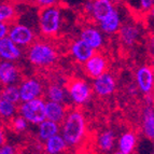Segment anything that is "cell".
I'll list each match as a JSON object with an SVG mask.
<instances>
[{"instance_id": "1", "label": "cell", "mask_w": 154, "mask_h": 154, "mask_svg": "<svg viewBox=\"0 0 154 154\" xmlns=\"http://www.w3.org/2000/svg\"><path fill=\"white\" fill-rule=\"evenodd\" d=\"M85 131L86 123L82 113L79 110H73L67 113L60 131L68 146H75L79 144L84 137Z\"/></svg>"}, {"instance_id": "2", "label": "cell", "mask_w": 154, "mask_h": 154, "mask_svg": "<svg viewBox=\"0 0 154 154\" xmlns=\"http://www.w3.org/2000/svg\"><path fill=\"white\" fill-rule=\"evenodd\" d=\"M38 23L44 36H55L62 25V11L56 5L41 8L38 14Z\"/></svg>"}, {"instance_id": "3", "label": "cell", "mask_w": 154, "mask_h": 154, "mask_svg": "<svg viewBox=\"0 0 154 154\" xmlns=\"http://www.w3.org/2000/svg\"><path fill=\"white\" fill-rule=\"evenodd\" d=\"M27 57L30 64L37 67H49L56 60V51L44 42H37L29 48Z\"/></svg>"}, {"instance_id": "4", "label": "cell", "mask_w": 154, "mask_h": 154, "mask_svg": "<svg viewBox=\"0 0 154 154\" xmlns=\"http://www.w3.org/2000/svg\"><path fill=\"white\" fill-rule=\"evenodd\" d=\"M45 103L46 101H44V99L41 97L30 101L22 103L18 108V113L30 124L39 125L46 120Z\"/></svg>"}, {"instance_id": "5", "label": "cell", "mask_w": 154, "mask_h": 154, "mask_svg": "<svg viewBox=\"0 0 154 154\" xmlns=\"http://www.w3.org/2000/svg\"><path fill=\"white\" fill-rule=\"evenodd\" d=\"M86 12L90 13L96 22L100 23V22L105 20L106 17H108L111 15L116 8L113 5L112 0H93V1H88L84 5Z\"/></svg>"}, {"instance_id": "6", "label": "cell", "mask_w": 154, "mask_h": 154, "mask_svg": "<svg viewBox=\"0 0 154 154\" xmlns=\"http://www.w3.org/2000/svg\"><path fill=\"white\" fill-rule=\"evenodd\" d=\"M67 92L71 101L75 105H82L86 103L91 97V86L83 80L75 79L68 84Z\"/></svg>"}, {"instance_id": "7", "label": "cell", "mask_w": 154, "mask_h": 154, "mask_svg": "<svg viewBox=\"0 0 154 154\" xmlns=\"http://www.w3.org/2000/svg\"><path fill=\"white\" fill-rule=\"evenodd\" d=\"M8 37L16 45L21 48L30 45L35 39V32L24 24H13L10 27Z\"/></svg>"}, {"instance_id": "8", "label": "cell", "mask_w": 154, "mask_h": 154, "mask_svg": "<svg viewBox=\"0 0 154 154\" xmlns=\"http://www.w3.org/2000/svg\"><path fill=\"white\" fill-rule=\"evenodd\" d=\"M136 82L142 94H150L154 88V69L148 65L139 67L136 71Z\"/></svg>"}, {"instance_id": "9", "label": "cell", "mask_w": 154, "mask_h": 154, "mask_svg": "<svg viewBox=\"0 0 154 154\" xmlns=\"http://www.w3.org/2000/svg\"><path fill=\"white\" fill-rule=\"evenodd\" d=\"M21 103L40 98L43 93V86L37 79H27L20 84Z\"/></svg>"}, {"instance_id": "10", "label": "cell", "mask_w": 154, "mask_h": 154, "mask_svg": "<svg viewBox=\"0 0 154 154\" xmlns=\"http://www.w3.org/2000/svg\"><path fill=\"white\" fill-rule=\"evenodd\" d=\"M94 92L100 97H108L112 95L114 90H116V81L112 75L106 72L100 77L94 79V84H93Z\"/></svg>"}, {"instance_id": "11", "label": "cell", "mask_w": 154, "mask_h": 154, "mask_svg": "<svg viewBox=\"0 0 154 154\" xmlns=\"http://www.w3.org/2000/svg\"><path fill=\"white\" fill-rule=\"evenodd\" d=\"M20 80V70L13 62L3 60L0 64V82L3 86L16 85Z\"/></svg>"}, {"instance_id": "12", "label": "cell", "mask_w": 154, "mask_h": 154, "mask_svg": "<svg viewBox=\"0 0 154 154\" xmlns=\"http://www.w3.org/2000/svg\"><path fill=\"white\" fill-rule=\"evenodd\" d=\"M84 67L86 73L91 78L96 79V78L106 73V70H107V59L105 58L103 55L95 53L88 62L85 63Z\"/></svg>"}, {"instance_id": "13", "label": "cell", "mask_w": 154, "mask_h": 154, "mask_svg": "<svg viewBox=\"0 0 154 154\" xmlns=\"http://www.w3.org/2000/svg\"><path fill=\"white\" fill-rule=\"evenodd\" d=\"M70 52H71L72 57L81 64H85L96 53L95 50L81 39H78L72 42L70 46Z\"/></svg>"}, {"instance_id": "14", "label": "cell", "mask_w": 154, "mask_h": 154, "mask_svg": "<svg viewBox=\"0 0 154 154\" xmlns=\"http://www.w3.org/2000/svg\"><path fill=\"white\" fill-rule=\"evenodd\" d=\"M22 56V50L9 37L0 39V57L3 60L15 62Z\"/></svg>"}, {"instance_id": "15", "label": "cell", "mask_w": 154, "mask_h": 154, "mask_svg": "<svg viewBox=\"0 0 154 154\" xmlns=\"http://www.w3.org/2000/svg\"><path fill=\"white\" fill-rule=\"evenodd\" d=\"M45 112H46V120L53 121L57 124H62L65 121L67 114L66 109L64 105L55 101L48 100L45 103Z\"/></svg>"}, {"instance_id": "16", "label": "cell", "mask_w": 154, "mask_h": 154, "mask_svg": "<svg viewBox=\"0 0 154 154\" xmlns=\"http://www.w3.org/2000/svg\"><path fill=\"white\" fill-rule=\"evenodd\" d=\"M80 39L88 43L91 48L95 50H99L103 44V37L98 29L94 27L84 28L80 33Z\"/></svg>"}, {"instance_id": "17", "label": "cell", "mask_w": 154, "mask_h": 154, "mask_svg": "<svg viewBox=\"0 0 154 154\" xmlns=\"http://www.w3.org/2000/svg\"><path fill=\"white\" fill-rule=\"evenodd\" d=\"M120 38L125 45L131 46L138 41L140 37V30L134 24H124L120 29Z\"/></svg>"}, {"instance_id": "18", "label": "cell", "mask_w": 154, "mask_h": 154, "mask_svg": "<svg viewBox=\"0 0 154 154\" xmlns=\"http://www.w3.org/2000/svg\"><path fill=\"white\" fill-rule=\"evenodd\" d=\"M142 131L146 139L154 140V108L146 106L142 111Z\"/></svg>"}, {"instance_id": "19", "label": "cell", "mask_w": 154, "mask_h": 154, "mask_svg": "<svg viewBox=\"0 0 154 154\" xmlns=\"http://www.w3.org/2000/svg\"><path fill=\"white\" fill-rule=\"evenodd\" d=\"M98 24H99V27L103 32L109 33V35L118 32V31H120V29L122 27L120 13L116 10L111 15H109L108 17H106L105 20H103V21Z\"/></svg>"}, {"instance_id": "20", "label": "cell", "mask_w": 154, "mask_h": 154, "mask_svg": "<svg viewBox=\"0 0 154 154\" xmlns=\"http://www.w3.org/2000/svg\"><path fill=\"white\" fill-rule=\"evenodd\" d=\"M60 129L62 128L59 127V124L50 120H45L38 125V139L40 141L45 142L48 139L59 134Z\"/></svg>"}, {"instance_id": "21", "label": "cell", "mask_w": 154, "mask_h": 154, "mask_svg": "<svg viewBox=\"0 0 154 154\" xmlns=\"http://www.w3.org/2000/svg\"><path fill=\"white\" fill-rule=\"evenodd\" d=\"M66 140L62 134H57L44 142V150L48 154H60L67 149Z\"/></svg>"}, {"instance_id": "22", "label": "cell", "mask_w": 154, "mask_h": 154, "mask_svg": "<svg viewBox=\"0 0 154 154\" xmlns=\"http://www.w3.org/2000/svg\"><path fill=\"white\" fill-rule=\"evenodd\" d=\"M137 146V136L133 131H125L122 134L118 141L119 151L125 154H131Z\"/></svg>"}, {"instance_id": "23", "label": "cell", "mask_w": 154, "mask_h": 154, "mask_svg": "<svg viewBox=\"0 0 154 154\" xmlns=\"http://www.w3.org/2000/svg\"><path fill=\"white\" fill-rule=\"evenodd\" d=\"M116 143V135L112 131H105L100 134L97 138V144L101 151L109 152L113 149Z\"/></svg>"}, {"instance_id": "24", "label": "cell", "mask_w": 154, "mask_h": 154, "mask_svg": "<svg viewBox=\"0 0 154 154\" xmlns=\"http://www.w3.org/2000/svg\"><path fill=\"white\" fill-rule=\"evenodd\" d=\"M66 96L67 92L59 84H50L46 88V97L51 101L64 103Z\"/></svg>"}, {"instance_id": "25", "label": "cell", "mask_w": 154, "mask_h": 154, "mask_svg": "<svg viewBox=\"0 0 154 154\" xmlns=\"http://www.w3.org/2000/svg\"><path fill=\"white\" fill-rule=\"evenodd\" d=\"M1 99L8 100L12 103H18L21 101L20 85H7L1 91Z\"/></svg>"}, {"instance_id": "26", "label": "cell", "mask_w": 154, "mask_h": 154, "mask_svg": "<svg viewBox=\"0 0 154 154\" xmlns=\"http://www.w3.org/2000/svg\"><path fill=\"white\" fill-rule=\"evenodd\" d=\"M18 112L17 107L15 103H12L8 100L0 99V116L5 120L13 119Z\"/></svg>"}, {"instance_id": "27", "label": "cell", "mask_w": 154, "mask_h": 154, "mask_svg": "<svg viewBox=\"0 0 154 154\" xmlns=\"http://www.w3.org/2000/svg\"><path fill=\"white\" fill-rule=\"evenodd\" d=\"M15 15V10L14 7H12L9 3H2L0 5V22L1 23H7L11 21Z\"/></svg>"}, {"instance_id": "28", "label": "cell", "mask_w": 154, "mask_h": 154, "mask_svg": "<svg viewBox=\"0 0 154 154\" xmlns=\"http://www.w3.org/2000/svg\"><path fill=\"white\" fill-rule=\"evenodd\" d=\"M29 122L26 120L24 116H15L13 119H11V125H12V128L16 131H25L28 127Z\"/></svg>"}, {"instance_id": "29", "label": "cell", "mask_w": 154, "mask_h": 154, "mask_svg": "<svg viewBox=\"0 0 154 154\" xmlns=\"http://www.w3.org/2000/svg\"><path fill=\"white\" fill-rule=\"evenodd\" d=\"M138 5L142 12H150L154 7V0H138Z\"/></svg>"}, {"instance_id": "30", "label": "cell", "mask_w": 154, "mask_h": 154, "mask_svg": "<svg viewBox=\"0 0 154 154\" xmlns=\"http://www.w3.org/2000/svg\"><path fill=\"white\" fill-rule=\"evenodd\" d=\"M32 1H35V2H36L38 5H40L41 8L55 5L57 2V0H32Z\"/></svg>"}, {"instance_id": "31", "label": "cell", "mask_w": 154, "mask_h": 154, "mask_svg": "<svg viewBox=\"0 0 154 154\" xmlns=\"http://www.w3.org/2000/svg\"><path fill=\"white\" fill-rule=\"evenodd\" d=\"M10 27L7 23H0V39L8 37Z\"/></svg>"}, {"instance_id": "32", "label": "cell", "mask_w": 154, "mask_h": 154, "mask_svg": "<svg viewBox=\"0 0 154 154\" xmlns=\"http://www.w3.org/2000/svg\"><path fill=\"white\" fill-rule=\"evenodd\" d=\"M15 149L10 144H2L0 149V154H15Z\"/></svg>"}, {"instance_id": "33", "label": "cell", "mask_w": 154, "mask_h": 154, "mask_svg": "<svg viewBox=\"0 0 154 154\" xmlns=\"http://www.w3.org/2000/svg\"><path fill=\"white\" fill-rule=\"evenodd\" d=\"M149 48H150L151 53H153V55H154V35L150 38V40H149Z\"/></svg>"}, {"instance_id": "34", "label": "cell", "mask_w": 154, "mask_h": 154, "mask_svg": "<svg viewBox=\"0 0 154 154\" xmlns=\"http://www.w3.org/2000/svg\"><path fill=\"white\" fill-rule=\"evenodd\" d=\"M150 16H151V17L153 18V21H154V7L152 8V10L150 11Z\"/></svg>"}, {"instance_id": "35", "label": "cell", "mask_w": 154, "mask_h": 154, "mask_svg": "<svg viewBox=\"0 0 154 154\" xmlns=\"http://www.w3.org/2000/svg\"><path fill=\"white\" fill-rule=\"evenodd\" d=\"M114 154H125V153H123V152L119 151V150H118V151H116V153H114Z\"/></svg>"}, {"instance_id": "36", "label": "cell", "mask_w": 154, "mask_h": 154, "mask_svg": "<svg viewBox=\"0 0 154 154\" xmlns=\"http://www.w3.org/2000/svg\"><path fill=\"white\" fill-rule=\"evenodd\" d=\"M153 69H154V56H153Z\"/></svg>"}, {"instance_id": "37", "label": "cell", "mask_w": 154, "mask_h": 154, "mask_svg": "<svg viewBox=\"0 0 154 154\" xmlns=\"http://www.w3.org/2000/svg\"><path fill=\"white\" fill-rule=\"evenodd\" d=\"M15 154H18V153H15Z\"/></svg>"}]
</instances>
